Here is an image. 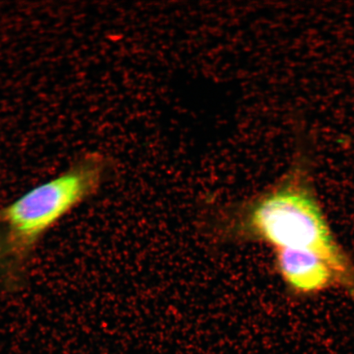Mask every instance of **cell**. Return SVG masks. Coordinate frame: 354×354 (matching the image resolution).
Returning a JSON list of instances; mask_svg holds the SVG:
<instances>
[{"label":"cell","instance_id":"obj_1","mask_svg":"<svg viewBox=\"0 0 354 354\" xmlns=\"http://www.w3.org/2000/svg\"><path fill=\"white\" fill-rule=\"evenodd\" d=\"M295 156L275 183L238 201L212 205L201 225L216 245H264L306 251L324 260L354 304V262L335 236L316 189L313 161L301 132Z\"/></svg>","mask_w":354,"mask_h":354},{"label":"cell","instance_id":"obj_2","mask_svg":"<svg viewBox=\"0 0 354 354\" xmlns=\"http://www.w3.org/2000/svg\"><path fill=\"white\" fill-rule=\"evenodd\" d=\"M112 171L104 155L83 154L63 174L0 209L3 260L12 266L24 263L56 223L99 192Z\"/></svg>","mask_w":354,"mask_h":354},{"label":"cell","instance_id":"obj_3","mask_svg":"<svg viewBox=\"0 0 354 354\" xmlns=\"http://www.w3.org/2000/svg\"><path fill=\"white\" fill-rule=\"evenodd\" d=\"M276 271L296 295L312 296L339 288L335 274L324 260L306 251L273 250Z\"/></svg>","mask_w":354,"mask_h":354},{"label":"cell","instance_id":"obj_4","mask_svg":"<svg viewBox=\"0 0 354 354\" xmlns=\"http://www.w3.org/2000/svg\"><path fill=\"white\" fill-rule=\"evenodd\" d=\"M2 260H3V241L1 233H0V261Z\"/></svg>","mask_w":354,"mask_h":354}]
</instances>
